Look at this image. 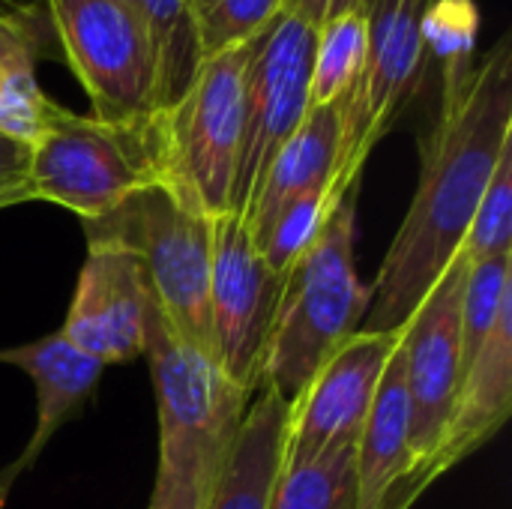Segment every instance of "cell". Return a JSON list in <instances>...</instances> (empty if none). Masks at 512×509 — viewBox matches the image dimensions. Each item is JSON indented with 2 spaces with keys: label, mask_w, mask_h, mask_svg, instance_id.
<instances>
[{
  "label": "cell",
  "mask_w": 512,
  "mask_h": 509,
  "mask_svg": "<svg viewBox=\"0 0 512 509\" xmlns=\"http://www.w3.org/2000/svg\"><path fill=\"white\" fill-rule=\"evenodd\" d=\"M144 354L159 405V465L150 509H204L252 396L231 384L210 354L186 342L153 297Z\"/></svg>",
  "instance_id": "obj_2"
},
{
  "label": "cell",
  "mask_w": 512,
  "mask_h": 509,
  "mask_svg": "<svg viewBox=\"0 0 512 509\" xmlns=\"http://www.w3.org/2000/svg\"><path fill=\"white\" fill-rule=\"evenodd\" d=\"M45 24H51L48 15H39L33 6L0 12V135L27 147L60 111L36 81V60L48 51Z\"/></svg>",
  "instance_id": "obj_18"
},
{
  "label": "cell",
  "mask_w": 512,
  "mask_h": 509,
  "mask_svg": "<svg viewBox=\"0 0 512 509\" xmlns=\"http://www.w3.org/2000/svg\"><path fill=\"white\" fill-rule=\"evenodd\" d=\"M399 333H357L351 336L312 378L306 393L291 405L282 471L300 468L342 438H360L378 381Z\"/></svg>",
  "instance_id": "obj_12"
},
{
  "label": "cell",
  "mask_w": 512,
  "mask_h": 509,
  "mask_svg": "<svg viewBox=\"0 0 512 509\" xmlns=\"http://www.w3.org/2000/svg\"><path fill=\"white\" fill-rule=\"evenodd\" d=\"M315 27L279 12L246 51L243 66V132L231 192V213L246 216L270 162L297 132L309 111Z\"/></svg>",
  "instance_id": "obj_9"
},
{
  "label": "cell",
  "mask_w": 512,
  "mask_h": 509,
  "mask_svg": "<svg viewBox=\"0 0 512 509\" xmlns=\"http://www.w3.org/2000/svg\"><path fill=\"white\" fill-rule=\"evenodd\" d=\"M357 189V186H354ZM348 195V192H345ZM339 195L333 186H321L312 189L300 198H294L291 204H285L273 222L264 228V234L255 240V249L264 255V261L276 270V273H288L291 264L309 252V246L321 237L330 213L339 207V201L345 198Z\"/></svg>",
  "instance_id": "obj_22"
},
{
  "label": "cell",
  "mask_w": 512,
  "mask_h": 509,
  "mask_svg": "<svg viewBox=\"0 0 512 509\" xmlns=\"http://www.w3.org/2000/svg\"><path fill=\"white\" fill-rule=\"evenodd\" d=\"M339 141H342V120H339V99L330 105L309 108L297 132L282 144L276 159L270 162L246 216L243 225L252 237V243L264 234V228L273 222V216L291 204L294 198L333 186L336 165H339Z\"/></svg>",
  "instance_id": "obj_16"
},
{
  "label": "cell",
  "mask_w": 512,
  "mask_h": 509,
  "mask_svg": "<svg viewBox=\"0 0 512 509\" xmlns=\"http://www.w3.org/2000/svg\"><path fill=\"white\" fill-rule=\"evenodd\" d=\"M51 30L81 81L93 117L144 126L153 114L147 30L132 0H45Z\"/></svg>",
  "instance_id": "obj_8"
},
{
  "label": "cell",
  "mask_w": 512,
  "mask_h": 509,
  "mask_svg": "<svg viewBox=\"0 0 512 509\" xmlns=\"http://www.w3.org/2000/svg\"><path fill=\"white\" fill-rule=\"evenodd\" d=\"M411 396L402 339L378 381L375 402L357 438V509H378L387 492L411 471Z\"/></svg>",
  "instance_id": "obj_17"
},
{
  "label": "cell",
  "mask_w": 512,
  "mask_h": 509,
  "mask_svg": "<svg viewBox=\"0 0 512 509\" xmlns=\"http://www.w3.org/2000/svg\"><path fill=\"white\" fill-rule=\"evenodd\" d=\"M147 183H156L153 120L111 126L60 105L48 129L30 144L33 198L60 204L81 222L102 219Z\"/></svg>",
  "instance_id": "obj_6"
},
{
  "label": "cell",
  "mask_w": 512,
  "mask_h": 509,
  "mask_svg": "<svg viewBox=\"0 0 512 509\" xmlns=\"http://www.w3.org/2000/svg\"><path fill=\"white\" fill-rule=\"evenodd\" d=\"M285 273H276L255 249L240 216L213 219L210 333L219 369L243 393H255L276 327Z\"/></svg>",
  "instance_id": "obj_10"
},
{
  "label": "cell",
  "mask_w": 512,
  "mask_h": 509,
  "mask_svg": "<svg viewBox=\"0 0 512 509\" xmlns=\"http://www.w3.org/2000/svg\"><path fill=\"white\" fill-rule=\"evenodd\" d=\"M270 509H357V438H342L312 462L282 471Z\"/></svg>",
  "instance_id": "obj_20"
},
{
  "label": "cell",
  "mask_w": 512,
  "mask_h": 509,
  "mask_svg": "<svg viewBox=\"0 0 512 509\" xmlns=\"http://www.w3.org/2000/svg\"><path fill=\"white\" fill-rule=\"evenodd\" d=\"M512 252V141L501 150L492 180L474 210L459 255L468 267Z\"/></svg>",
  "instance_id": "obj_25"
},
{
  "label": "cell",
  "mask_w": 512,
  "mask_h": 509,
  "mask_svg": "<svg viewBox=\"0 0 512 509\" xmlns=\"http://www.w3.org/2000/svg\"><path fill=\"white\" fill-rule=\"evenodd\" d=\"M288 420L291 408L276 396V390L261 384L246 405L204 509H270L282 474Z\"/></svg>",
  "instance_id": "obj_15"
},
{
  "label": "cell",
  "mask_w": 512,
  "mask_h": 509,
  "mask_svg": "<svg viewBox=\"0 0 512 509\" xmlns=\"http://www.w3.org/2000/svg\"><path fill=\"white\" fill-rule=\"evenodd\" d=\"M21 201H33L30 147L9 135H0V210Z\"/></svg>",
  "instance_id": "obj_27"
},
{
  "label": "cell",
  "mask_w": 512,
  "mask_h": 509,
  "mask_svg": "<svg viewBox=\"0 0 512 509\" xmlns=\"http://www.w3.org/2000/svg\"><path fill=\"white\" fill-rule=\"evenodd\" d=\"M512 297V252L468 267L462 294V378Z\"/></svg>",
  "instance_id": "obj_24"
},
{
  "label": "cell",
  "mask_w": 512,
  "mask_h": 509,
  "mask_svg": "<svg viewBox=\"0 0 512 509\" xmlns=\"http://www.w3.org/2000/svg\"><path fill=\"white\" fill-rule=\"evenodd\" d=\"M150 288L135 252L87 243L60 336L102 366L144 357Z\"/></svg>",
  "instance_id": "obj_13"
},
{
  "label": "cell",
  "mask_w": 512,
  "mask_h": 509,
  "mask_svg": "<svg viewBox=\"0 0 512 509\" xmlns=\"http://www.w3.org/2000/svg\"><path fill=\"white\" fill-rule=\"evenodd\" d=\"M480 33V9L474 0H432L423 15V45L429 63H441V75L462 72L474 63Z\"/></svg>",
  "instance_id": "obj_26"
},
{
  "label": "cell",
  "mask_w": 512,
  "mask_h": 509,
  "mask_svg": "<svg viewBox=\"0 0 512 509\" xmlns=\"http://www.w3.org/2000/svg\"><path fill=\"white\" fill-rule=\"evenodd\" d=\"M246 51L249 45L207 57L189 90L153 117L156 183L204 219L231 213Z\"/></svg>",
  "instance_id": "obj_4"
},
{
  "label": "cell",
  "mask_w": 512,
  "mask_h": 509,
  "mask_svg": "<svg viewBox=\"0 0 512 509\" xmlns=\"http://www.w3.org/2000/svg\"><path fill=\"white\" fill-rule=\"evenodd\" d=\"M357 189L339 201L321 237L285 273L261 384L276 390L288 408L306 393L318 369L360 333L372 303V291L354 267Z\"/></svg>",
  "instance_id": "obj_3"
},
{
  "label": "cell",
  "mask_w": 512,
  "mask_h": 509,
  "mask_svg": "<svg viewBox=\"0 0 512 509\" xmlns=\"http://www.w3.org/2000/svg\"><path fill=\"white\" fill-rule=\"evenodd\" d=\"M201 57L249 45L279 12L282 0H186Z\"/></svg>",
  "instance_id": "obj_23"
},
{
  "label": "cell",
  "mask_w": 512,
  "mask_h": 509,
  "mask_svg": "<svg viewBox=\"0 0 512 509\" xmlns=\"http://www.w3.org/2000/svg\"><path fill=\"white\" fill-rule=\"evenodd\" d=\"M0 363L21 369L33 381V390H36V429H33L27 447L21 450V456L12 459L0 471V509H3L15 480L27 468L36 465V459L42 456L48 441L57 435V429L66 420H72L75 414H81V408L90 399V393L96 390L105 366L96 363L93 357L81 354L78 348H72L60 336V330L48 333L36 342L0 351Z\"/></svg>",
  "instance_id": "obj_14"
},
{
  "label": "cell",
  "mask_w": 512,
  "mask_h": 509,
  "mask_svg": "<svg viewBox=\"0 0 512 509\" xmlns=\"http://www.w3.org/2000/svg\"><path fill=\"white\" fill-rule=\"evenodd\" d=\"M432 0H366V57L354 87L339 99L342 141L333 189L360 186L363 165L375 144L402 117L426 78L423 15Z\"/></svg>",
  "instance_id": "obj_7"
},
{
  "label": "cell",
  "mask_w": 512,
  "mask_h": 509,
  "mask_svg": "<svg viewBox=\"0 0 512 509\" xmlns=\"http://www.w3.org/2000/svg\"><path fill=\"white\" fill-rule=\"evenodd\" d=\"M366 0H327V21L330 18H342V15H354L363 12Z\"/></svg>",
  "instance_id": "obj_29"
},
{
  "label": "cell",
  "mask_w": 512,
  "mask_h": 509,
  "mask_svg": "<svg viewBox=\"0 0 512 509\" xmlns=\"http://www.w3.org/2000/svg\"><path fill=\"white\" fill-rule=\"evenodd\" d=\"M512 141V33L468 69L441 75V111L420 141V183L369 285L360 333H399L462 249L474 210Z\"/></svg>",
  "instance_id": "obj_1"
},
{
  "label": "cell",
  "mask_w": 512,
  "mask_h": 509,
  "mask_svg": "<svg viewBox=\"0 0 512 509\" xmlns=\"http://www.w3.org/2000/svg\"><path fill=\"white\" fill-rule=\"evenodd\" d=\"M132 3H138V0H132Z\"/></svg>",
  "instance_id": "obj_30"
},
{
  "label": "cell",
  "mask_w": 512,
  "mask_h": 509,
  "mask_svg": "<svg viewBox=\"0 0 512 509\" xmlns=\"http://www.w3.org/2000/svg\"><path fill=\"white\" fill-rule=\"evenodd\" d=\"M84 237L135 252L165 321L216 360L210 333L213 219L177 204L165 186L147 183L102 219L84 222Z\"/></svg>",
  "instance_id": "obj_5"
},
{
  "label": "cell",
  "mask_w": 512,
  "mask_h": 509,
  "mask_svg": "<svg viewBox=\"0 0 512 509\" xmlns=\"http://www.w3.org/2000/svg\"><path fill=\"white\" fill-rule=\"evenodd\" d=\"M366 57V18L363 12L330 18L315 30L312 69H309V108L342 99Z\"/></svg>",
  "instance_id": "obj_21"
},
{
  "label": "cell",
  "mask_w": 512,
  "mask_h": 509,
  "mask_svg": "<svg viewBox=\"0 0 512 509\" xmlns=\"http://www.w3.org/2000/svg\"><path fill=\"white\" fill-rule=\"evenodd\" d=\"M282 12H288L318 30L327 21V0H282Z\"/></svg>",
  "instance_id": "obj_28"
},
{
  "label": "cell",
  "mask_w": 512,
  "mask_h": 509,
  "mask_svg": "<svg viewBox=\"0 0 512 509\" xmlns=\"http://www.w3.org/2000/svg\"><path fill=\"white\" fill-rule=\"evenodd\" d=\"M138 9L153 66V114H159L189 90L204 57L186 0H138Z\"/></svg>",
  "instance_id": "obj_19"
},
{
  "label": "cell",
  "mask_w": 512,
  "mask_h": 509,
  "mask_svg": "<svg viewBox=\"0 0 512 509\" xmlns=\"http://www.w3.org/2000/svg\"><path fill=\"white\" fill-rule=\"evenodd\" d=\"M465 279H468V264L462 255H456L447 273L429 288L423 303L402 327L405 381L411 396V447H414L411 471L426 465V459L441 444L456 411V399L462 387Z\"/></svg>",
  "instance_id": "obj_11"
}]
</instances>
